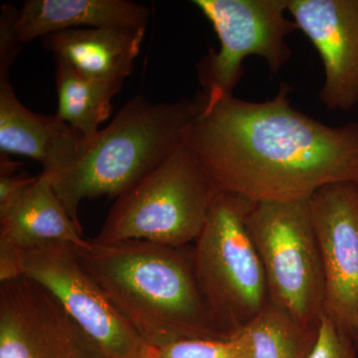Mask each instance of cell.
<instances>
[{"mask_svg": "<svg viewBox=\"0 0 358 358\" xmlns=\"http://www.w3.org/2000/svg\"><path fill=\"white\" fill-rule=\"evenodd\" d=\"M292 87L250 102L231 96L199 109L185 143L216 189L254 202L310 199L334 183L358 185V122L329 126L292 106Z\"/></svg>", "mask_w": 358, "mask_h": 358, "instance_id": "obj_1", "label": "cell"}, {"mask_svg": "<svg viewBox=\"0 0 358 358\" xmlns=\"http://www.w3.org/2000/svg\"><path fill=\"white\" fill-rule=\"evenodd\" d=\"M247 222L271 301L301 326L319 327L324 313L326 279L310 199L254 202Z\"/></svg>", "mask_w": 358, "mask_h": 358, "instance_id": "obj_6", "label": "cell"}, {"mask_svg": "<svg viewBox=\"0 0 358 358\" xmlns=\"http://www.w3.org/2000/svg\"><path fill=\"white\" fill-rule=\"evenodd\" d=\"M216 189L196 155L186 143L121 196L94 241H145L181 247L203 230Z\"/></svg>", "mask_w": 358, "mask_h": 358, "instance_id": "obj_4", "label": "cell"}, {"mask_svg": "<svg viewBox=\"0 0 358 358\" xmlns=\"http://www.w3.org/2000/svg\"><path fill=\"white\" fill-rule=\"evenodd\" d=\"M326 279L324 313L353 339L358 320V185L324 186L310 199Z\"/></svg>", "mask_w": 358, "mask_h": 358, "instance_id": "obj_10", "label": "cell"}, {"mask_svg": "<svg viewBox=\"0 0 358 358\" xmlns=\"http://www.w3.org/2000/svg\"><path fill=\"white\" fill-rule=\"evenodd\" d=\"M288 13L322 59L320 102L348 112L358 105V0H288Z\"/></svg>", "mask_w": 358, "mask_h": 358, "instance_id": "obj_11", "label": "cell"}, {"mask_svg": "<svg viewBox=\"0 0 358 358\" xmlns=\"http://www.w3.org/2000/svg\"><path fill=\"white\" fill-rule=\"evenodd\" d=\"M148 6L131 0H28L20 9L21 43L65 30L82 28H145Z\"/></svg>", "mask_w": 358, "mask_h": 358, "instance_id": "obj_14", "label": "cell"}, {"mask_svg": "<svg viewBox=\"0 0 358 358\" xmlns=\"http://www.w3.org/2000/svg\"><path fill=\"white\" fill-rule=\"evenodd\" d=\"M89 274L150 348L195 338H229L214 324L195 275L193 244L145 241L73 247Z\"/></svg>", "mask_w": 358, "mask_h": 358, "instance_id": "obj_2", "label": "cell"}, {"mask_svg": "<svg viewBox=\"0 0 358 358\" xmlns=\"http://www.w3.org/2000/svg\"><path fill=\"white\" fill-rule=\"evenodd\" d=\"M23 277L53 294L108 357L141 358L150 350L84 268L73 246L26 250Z\"/></svg>", "mask_w": 358, "mask_h": 358, "instance_id": "obj_8", "label": "cell"}, {"mask_svg": "<svg viewBox=\"0 0 358 358\" xmlns=\"http://www.w3.org/2000/svg\"><path fill=\"white\" fill-rule=\"evenodd\" d=\"M0 358H109L28 278L0 284Z\"/></svg>", "mask_w": 358, "mask_h": 358, "instance_id": "obj_9", "label": "cell"}, {"mask_svg": "<svg viewBox=\"0 0 358 358\" xmlns=\"http://www.w3.org/2000/svg\"><path fill=\"white\" fill-rule=\"evenodd\" d=\"M253 204L241 195L217 190L203 230L193 243L197 284L226 338L240 333L271 301L247 222Z\"/></svg>", "mask_w": 358, "mask_h": 358, "instance_id": "obj_5", "label": "cell"}, {"mask_svg": "<svg viewBox=\"0 0 358 358\" xmlns=\"http://www.w3.org/2000/svg\"><path fill=\"white\" fill-rule=\"evenodd\" d=\"M308 358H358L353 339L326 315L320 322L317 341Z\"/></svg>", "mask_w": 358, "mask_h": 358, "instance_id": "obj_19", "label": "cell"}, {"mask_svg": "<svg viewBox=\"0 0 358 358\" xmlns=\"http://www.w3.org/2000/svg\"><path fill=\"white\" fill-rule=\"evenodd\" d=\"M25 250L0 240V282L23 277Z\"/></svg>", "mask_w": 358, "mask_h": 358, "instance_id": "obj_22", "label": "cell"}, {"mask_svg": "<svg viewBox=\"0 0 358 358\" xmlns=\"http://www.w3.org/2000/svg\"><path fill=\"white\" fill-rule=\"evenodd\" d=\"M197 109V101L186 99L155 103L138 96L126 103L93 140H85L66 171L51 178L71 219L82 228L84 200L117 199L162 164L185 143Z\"/></svg>", "mask_w": 358, "mask_h": 358, "instance_id": "obj_3", "label": "cell"}, {"mask_svg": "<svg viewBox=\"0 0 358 358\" xmlns=\"http://www.w3.org/2000/svg\"><path fill=\"white\" fill-rule=\"evenodd\" d=\"M85 138L57 115L33 113L18 100L9 76H0V152L37 160L52 178L76 159Z\"/></svg>", "mask_w": 358, "mask_h": 358, "instance_id": "obj_12", "label": "cell"}, {"mask_svg": "<svg viewBox=\"0 0 358 358\" xmlns=\"http://www.w3.org/2000/svg\"><path fill=\"white\" fill-rule=\"evenodd\" d=\"M152 358H250L248 343L242 334L229 338L185 339L154 350Z\"/></svg>", "mask_w": 358, "mask_h": 358, "instance_id": "obj_18", "label": "cell"}, {"mask_svg": "<svg viewBox=\"0 0 358 358\" xmlns=\"http://www.w3.org/2000/svg\"><path fill=\"white\" fill-rule=\"evenodd\" d=\"M145 28L103 27L65 30L44 37L56 60L82 76L122 88L133 72Z\"/></svg>", "mask_w": 358, "mask_h": 358, "instance_id": "obj_13", "label": "cell"}, {"mask_svg": "<svg viewBox=\"0 0 358 358\" xmlns=\"http://www.w3.org/2000/svg\"><path fill=\"white\" fill-rule=\"evenodd\" d=\"M20 166L6 155L0 157V213L6 211L34 182L37 176H21L15 173Z\"/></svg>", "mask_w": 358, "mask_h": 358, "instance_id": "obj_21", "label": "cell"}, {"mask_svg": "<svg viewBox=\"0 0 358 358\" xmlns=\"http://www.w3.org/2000/svg\"><path fill=\"white\" fill-rule=\"evenodd\" d=\"M141 358H152V348L143 357Z\"/></svg>", "mask_w": 358, "mask_h": 358, "instance_id": "obj_24", "label": "cell"}, {"mask_svg": "<svg viewBox=\"0 0 358 358\" xmlns=\"http://www.w3.org/2000/svg\"><path fill=\"white\" fill-rule=\"evenodd\" d=\"M353 343H355V348L358 352V320L357 327H355V336H353Z\"/></svg>", "mask_w": 358, "mask_h": 358, "instance_id": "obj_23", "label": "cell"}, {"mask_svg": "<svg viewBox=\"0 0 358 358\" xmlns=\"http://www.w3.org/2000/svg\"><path fill=\"white\" fill-rule=\"evenodd\" d=\"M20 9L13 4H4L0 8V76L8 75V71L21 50L17 33Z\"/></svg>", "mask_w": 358, "mask_h": 358, "instance_id": "obj_20", "label": "cell"}, {"mask_svg": "<svg viewBox=\"0 0 358 358\" xmlns=\"http://www.w3.org/2000/svg\"><path fill=\"white\" fill-rule=\"evenodd\" d=\"M317 333L319 327L301 326L271 301L258 317L238 334L248 343L250 358H308Z\"/></svg>", "mask_w": 358, "mask_h": 358, "instance_id": "obj_17", "label": "cell"}, {"mask_svg": "<svg viewBox=\"0 0 358 358\" xmlns=\"http://www.w3.org/2000/svg\"><path fill=\"white\" fill-rule=\"evenodd\" d=\"M0 240L25 251L50 244L83 247L89 241L61 203L51 176L43 171L0 213Z\"/></svg>", "mask_w": 358, "mask_h": 358, "instance_id": "obj_15", "label": "cell"}, {"mask_svg": "<svg viewBox=\"0 0 358 358\" xmlns=\"http://www.w3.org/2000/svg\"><path fill=\"white\" fill-rule=\"evenodd\" d=\"M213 26L220 46L197 63V78L208 102L234 96L250 56L265 60L275 75L291 60L287 37L298 30L286 16L288 0H195Z\"/></svg>", "mask_w": 358, "mask_h": 358, "instance_id": "obj_7", "label": "cell"}, {"mask_svg": "<svg viewBox=\"0 0 358 358\" xmlns=\"http://www.w3.org/2000/svg\"><path fill=\"white\" fill-rule=\"evenodd\" d=\"M55 78L58 99L55 115L85 140H93L101 131V124L109 119L112 99L121 88L82 76L61 60H56Z\"/></svg>", "mask_w": 358, "mask_h": 358, "instance_id": "obj_16", "label": "cell"}]
</instances>
